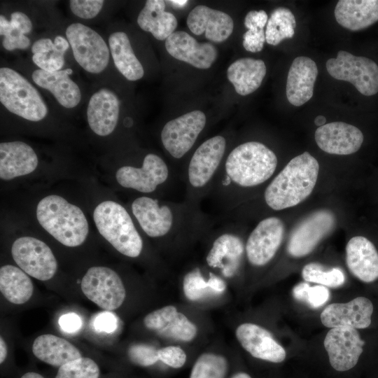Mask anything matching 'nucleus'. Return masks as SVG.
Listing matches in <instances>:
<instances>
[{
    "mask_svg": "<svg viewBox=\"0 0 378 378\" xmlns=\"http://www.w3.org/2000/svg\"><path fill=\"white\" fill-rule=\"evenodd\" d=\"M230 378H252L248 373L244 372H237Z\"/></svg>",
    "mask_w": 378,
    "mask_h": 378,
    "instance_id": "nucleus-57",
    "label": "nucleus"
},
{
    "mask_svg": "<svg viewBox=\"0 0 378 378\" xmlns=\"http://www.w3.org/2000/svg\"><path fill=\"white\" fill-rule=\"evenodd\" d=\"M295 27V18L288 8L279 7L274 9L266 24V42L276 46L284 39L292 38Z\"/></svg>",
    "mask_w": 378,
    "mask_h": 378,
    "instance_id": "nucleus-36",
    "label": "nucleus"
},
{
    "mask_svg": "<svg viewBox=\"0 0 378 378\" xmlns=\"http://www.w3.org/2000/svg\"><path fill=\"white\" fill-rule=\"evenodd\" d=\"M0 290L8 302L22 304L31 298L34 286L30 278L22 270L6 265L0 269Z\"/></svg>",
    "mask_w": 378,
    "mask_h": 378,
    "instance_id": "nucleus-34",
    "label": "nucleus"
},
{
    "mask_svg": "<svg viewBox=\"0 0 378 378\" xmlns=\"http://www.w3.org/2000/svg\"><path fill=\"white\" fill-rule=\"evenodd\" d=\"M55 50V43L49 38H41L36 40L31 47L33 55L46 53Z\"/></svg>",
    "mask_w": 378,
    "mask_h": 378,
    "instance_id": "nucleus-51",
    "label": "nucleus"
},
{
    "mask_svg": "<svg viewBox=\"0 0 378 378\" xmlns=\"http://www.w3.org/2000/svg\"><path fill=\"white\" fill-rule=\"evenodd\" d=\"M277 165L275 153L259 141L240 144L227 153L205 199L211 202L217 218L241 205L244 193L266 183Z\"/></svg>",
    "mask_w": 378,
    "mask_h": 378,
    "instance_id": "nucleus-1",
    "label": "nucleus"
},
{
    "mask_svg": "<svg viewBox=\"0 0 378 378\" xmlns=\"http://www.w3.org/2000/svg\"><path fill=\"white\" fill-rule=\"evenodd\" d=\"M80 288L90 301L106 311L119 308L126 296L121 278L107 267L89 268L81 280Z\"/></svg>",
    "mask_w": 378,
    "mask_h": 378,
    "instance_id": "nucleus-13",
    "label": "nucleus"
},
{
    "mask_svg": "<svg viewBox=\"0 0 378 378\" xmlns=\"http://www.w3.org/2000/svg\"><path fill=\"white\" fill-rule=\"evenodd\" d=\"M158 357L160 361L174 369L182 368L187 360L185 351L181 346L175 345L159 349Z\"/></svg>",
    "mask_w": 378,
    "mask_h": 378,
    "instance_id": "nucleus-44",
    "label": "nucleus"
},
{
    "mask_svg": "<svg viewBox=\"0 0 378 378\" xmlns=\"http://www.w3.org/2000/svg\"><path fill=\"white\" fill-rule=\"evenodd\" d=\"M8 356V348L6 343L2 337H0V363L3 364Z\"/></svg>",
    "mask_w": 378,
    "mask_h": 378,
    "instance_id": "nucleus-53",
    "label": "nucleus"
},
{
    "mask_svg": "<svg viewBox=\"0 0 378 378\" xmlns=\"http://www.w3.org/2000/svg\"><path fill=\"white\" fill-rule=\"evenodd\" d=\"M319 164L305 151L291 159L268 183L262 200L272 211L298 205L313 192L318 177Z\"/></svg>",
    "mask_w": 378,
    "mask_h": 378,
    "instance_id": "nucleus-3",
    "label": "nucleus"
},
{
    "mask_svg": "<svg viewBox=\"0 0 378 378\" xmlns=\"http://www.w3.org/2000/svg\"><path fill=\"white\" fill-rule=\"evenodd\" d=\"M64 55L55 44V50L46 53L34 54L31 59L40 69L54 72L62 70L65 62Z\"/></svg>",
    "mask_w": 378,
    "mask_h": 378,
    "instance_id": "nucleus-42",
    "label": "nucleus"
},
{
    "mask_svg": "<svg viewBox=\"0 0 378 378\" xmlns=\"http://www.w3.org/2000/svg\"><path fill=\"white\" fill-rule=\"evenodd\" d=\"M266 41L264 29L248 30L243 35V46L251 52H258L262 50Z\"/></svg>",
    "mask_w": 378,
    "mask_h": 378,
    "instance_id": "nucleus-46",
    "label": "nucleus"
},
{
    "mask_svg": "<svg viewBox=\"0 0 378 378\" xmlns=\"http://www.w3.org/2000/svg\"><path fill=\"white\" fill-rule=\"evenodd\" d=\"M335 215L321 209L312 213L293 230L287 244V252L293 258H302L312 253L335 226Z\"/></svg>",
    "mask_w": 378,
    "mask_h": 378,
    "instance_id": "nucleus-16",
    "label": "nucleus"
},
{
    "mask_svg": "<svg viewBox=\"0 0 378 378\" xmlns=\"http://www.w3.org/2000/svg\"><path fill=\"white\" fill-rule=\"evenodd\" d=\"M187 25L195 35L205 34L213 42L225 41L232 33L234 22L227 13L204 5L195 7L188 14Z\"/></svg>",
    "mask_w": 378,
    "mask_h": 378,
    "instance_id": "nucleus-24",
    "label": "nucleus"
},
{
    "mask_svg": "<svg viewBox=\"0 0 378 378\" xmlns=\"http://www.w3.org/2000/svg\"><path fill=\"white\" fill-rule=\"evenodd\" d=\"M168 53L174 58L196 68L211 67L217 57V50L210 43H199L183 31H176L165 41Z\"/></svg>",
    "mask_w": 378,
    "mask_h": 378,
    "instance_id": "nucleus-23",
    "label": "nucleus"
},
{
    "mask_svg": "<svg viewBox=\"0 0 378 378\" xmlns=\"http://www.w3.org/2000/svg\"><path fill=\"white\" fill-rule=\"evenodd\" d=\"M14 261L26 274L40 281L52 278L57 270V260L50 248L32 237L17 239L11 247Z\"/></svg>",
    "mask_w": 378,
    "mask_h": 378,
    "instance_id": "nucleus-15",
    "label": "nucleus"
},
{
    "mask_svg": "<svg viewBox=\"0 0 378 378\" xmlns=\"http://www.w3.org/2000/svg\"><path fill=\"white\" fill-rule=\"evenodd\" d=\"M10 22L15 29L25 35L29 34L32 30V22L30 18L22 12L13 13L10 15Z\"/></svg>",
    "mask_w": 378,
    "mask_h": 378,
    "instance_id": "nucleus-50",
    "label": "nucleus"
},
{
    "mask_svg": "<svg viewBox=\"0 0 378 378\" xmlns=\"http://www.w3.org/2000/svg\"><path fill=\"white\" fill-rule=\"evenodd\" d=\"M108 46L115 66L126 79L135 81L144 76L143 66L136 57L126 33H112L108 37Z\"/></svg>",
    "mask_w": 378,
    "mask_h": 378,
    "instance_id": "nucleus-33",
    "label": "nucleus"
},
{
    "mask_svg": "<svg viewBox=\"0 0 378 378\" xmlns=\"http://www.w3.org/2000/svg\"><path fill=\"white\" fill-rule=\"evenodd\" d=\"M326 69L332 78L351 83L363 95L378 92V66L371 59L340 50L326 62Z\"/></svg>",
    "mask_w": 378,
    "mask_h": 378,
    "instance_id": "nucleus-11",
    "label": "nucleus"
},
{
    "mask_svg": "<svg viewBox=\"0 0 378 378\" xmlns=\"http://www.w3.org/2000/svg\"><path fill=\"white\" fill-rule=\"evenodd\" d=\"M374 307L367 298L360 296L346 303L328 305L320 316L322 324L329 328H366L371 324Z\"/></svg>",
    "mask_w": 378,
    "mask_h": 378,
    "instance_id": "nucleus-19",
    "label": "nucleus"
},
{
    "mask_svg": "<svg viewBox=\"0 0 378 378\" xmlns=\"http://www.w3.org/2000/svg\"><path fill=\"white\" fill-rule=\"evenodd\" d=\"M92 325L97 332L111 333L118 326V319L116 316L110 311H104L97 314L93 318Z\"/></svg>",
    "mask_w": 378,
    "mask_h": 378,
    "instance_id": "nucleus-45",
    "label": "nucleus"
},
{
    "mask_svg": "<svg viewBox=\"0 0 378 378\" xmlns=\"http://www.w3.org/2000/svg\"><path fill=\"white\" fill-rule=\"evenodd\" d=\"M36 218L41 227L64 246H80L88 237V223L83 211L59 195L41 199L36 206Z\"/></svg>",
    "mask_w": 378,
    "mask_h": 378,
    "instance_id": "nucleus-5",
    "label": "nucleus"
},
{
    "mask_svg": "<svg viewBox=\"0 0 378 378\" xmlns=\"http://www.w3.org/2000/svg\"><path fill=\"white\" fill-rule=\"evenodd\" d=\"M120 99L115 92L103 88L90 98L87 120L91 130L101 136L111 134L115 129L120 115Z\"/></svg>",
    "mask_w": 378,
    "mask_h": 378,
    "instance_id": "nucleus-22",
    "label": "nucleus"
},
{
    "mask_svg": "<svg viewBox=\"0 0 378 378\" xmlns=\"http://www.w3.org/2000/svg\"><path fill=\"white\" fill-rule=\"evenodd\" d=\"M335 17L349 30L364 29L378 21V0H340L335 8Z\"/></svg>",
    "mask_w": 378,
    "mask_h": 378,
    "instance_id": "nucleus-29",
    "label": "nucleus"
},
{
    "mask_svg": "<svg viewBox=\"0 0 378 378\" xmlns=\"http://www.w3.org/2000/svg\"><path fill=\"white\" fill-rule=\"evenodd\" d=\"M364 344L357 329L352 328H330L323 341L330 365L340 372L347 371L357 364Z\"/></svg>",
    "mask_w": 378,
    "mask_h": 378,
    "instance_id": "nucleus-17",
    "label": "nucleus"
},
{
    "mask_svg": "<svg viewBox=\"0 0 378 378\" xmlns=\"http://www.w3.org/2000/svg\"><path fill=\"white\" fill-rule=\"evenodd\" d=\"M309 287V284L306 282H301L295 285L293 289V295L295 299L298 301L307 303V296Z\"/></svg>",
    "mask_w": 378,
    "mask_h": 378,
    "instance_id": "nucleus-52",
    "label": "nucleus"
},
{
    "mask_svg": "<svg viewBox=\"0 0 378 378\" xmlns=\"http://www.w3.org/2000/svg\"><path fill=\"white\" fill-rule=\"evenodd\" d=\"M176 177V172L160 155L151 153L144 156L140 167L125 165L115 173L116 181L120 186L145 196L168 184L172 185Z\"/></svg>",
    "mask_w": 378,
    "mask_h": 378,
    "instance_id": "nucleus-9",
    "label": "nucleus"
},
{
    "mask_svg": "<svg viewBox=\"0 0 378 378\" xmlns=\"http://www.w3.org/2000/svg\"><path fill=\"white\" fill-rule=\"evenodd\" d=\"M0 35L3 37L2 46L8 51L25 50L31 45L30 39L21 31L15 29L2 14L0 15Z\"/></svg>",
    "mask_w": 378,
    "mask_h": 378,
    "instance_id": "nucleus-40",
    "label": "nucleus"
},
{
    "mask_svg": "<svg viewBox=\"0 0 378 378\" xmlns=\"http://www.w3.org/2000/svg\"><path fill=\"white\" fill-rule=\"evenodd\" d=\"M227 149L226 138L216 135L195 150L180 174L185 185V200L201 206L220 169Z\"/></svg>",
    "mask_w": 378,
    "mask_h": 378,
    "instance_id": "nucleus-4",
    "label": "nucleus"
},
{
    "mask_svg": "<svg viewBox=\"0 0 378 378\" xmlns=\"http://www.w3.org/2000/svg\"><path fill=\"white\" fill-rule=\"evenodd\" d=\"M61 330L67 333H75L82 326V320L76 313L69 312L62 314L58 321Z\"/></svg>",
    "mask_w": 378,
    "mask_h": 378,
    "instance_id": "nucleus-49",
    "label": "nucleus"
},
{
    "mask_svg": "<svg viewBox=\"0 0 378 378\" xmlns=\"http://www.w3.org/2000/svg\"><path fill=\"white\" fill-rule=\"evenodd\" d=\"M318 76L315 62L307 57L294 59L289 69L286 82V97L290 104L300 106L313 96L314 86Z\"/></svg>",
    "mask_w": 378,
    "mask_h": 378,
    "instance_id": "nucleus-26",
    "label": "nucleus"
},
{
    "mask_svg": "<svg viewBox=\"0 0 378 378\" xmlns=\"http://www.w3.org/2000/svg\"><path fill=\"white\" fill-rule=\"evenodd\" d=\"M100 369L92 358L81 357L58 368L55 378H99Z\"/></svg>",
    "mask_w": 378,
    "mask_h": 378,
    "instance_id": "nucleus-39",
    "label": "nucleus"
},
{
    "mask_svg": "<svg viewBox=\"0 0 378 378\" xmlns=\"http://www.w3.org/2000/svg\"><path fill=\"white\" fill-rule=\"evenodd\" d=\"M207 237L210 246L205 257L207 266L217 270L223 277L231 279L239 272L245 255V243L239 225L232 220L220 221Z\"/></svg>",
    "mask_w": 378,
    "mask_h": 378,
    "instance_id": "nucleus-8",
    "label": "nucleus"
},
{
    "mask_svg": "<svg viewBox=\"0 0 378 378\" xmlns=\"http://www.w3.org/2000/svg\"><path fill=\"white\" fill-rule=\"evenodd\" d=\"M346 264L350 272L363 282L371 283L378 279V251L365 237L355 236L349 240Z\"/></svg>",
    "mask_w": 378,
    "mask_h": 378,
    "instance_id": "nucleus-25",
    "label": "nucleus"
},
{
    "mask_svg": "<svg viewBox=\"0 0 378 378\" xmlns=\"http://www.w3.org/2000/svg\"><path fill=\"white\" fill-rule=\"evenodd\" d=\"M302 276L306 281L330 288L341 286L345 281L344 274L340 269L333 267L326 270L323 265L316 262L304 265L302 270Z\"/></svg>",
    "mask_w": 378,
    "mask_h": 378,
    "instance_id": "nucleus-38",
    "label": "nucleus"
},
{
    "mask_svg": "<svg viewBox=\"0 0 378 378\" xmlns=\"http://www.w3.org/2000/svg\"><path fill=\"white\" fill-rule=\"evenodd\" d=\"M139 27L160 41L166 40L177 27V20L171 13L165 11V1L148 0L137 17Z\"/></svg>",
    "mask_w": 378,
    "mask_h": 378,
    "instance_id": "nucleus-31",
    "label": "nucleus"
},
{
    "mask_svg": "<svg viewBox=\"0 0 378 378\" xmlns=\"http://www.w3.org/2000/svg\"><path fill=\"white\" fill-rule=\"evenodd\" d=\"M228 370L229 363L224 356L206 352L194 363L189 378H225Z\"/></svg>",
    "mask_w": 378,
    "mask_h": 378,
    "instance_id": "nucleus-37",
    "label": "nucleus"
},
{
    "mask_svg": "<svg viewBox=\"0 0 378 378\" xmlns=\"http://www.w3.org/2000/svg\"><path fill=\"white\" fill-rule=\"evenodd\" d=\"M144 326L161 337L188 342L197 335V327L173 305L151 312L144 318Z\"/></svg>",
    "mask_w": 378,
    "mask_h": 378,
    "instance_id": "nucleus-18",
    "label": "nucleus"
},
{
    "mask_svg": "<svg viewBox=\"0 0 378 378\" xmlns=\"http://www.w3.org/2000/svg\"><path fill=\"white\" fill-rule=\"evenodd\" d=\"M206 125V115L200 110L192 111L168 121L160 132L164 148L174 160H183Z\"/></svg>",
    "mask_w": 378,
    "mask_h": 378,
    "instance_id": "nucleus-12",
    "label": "nucleus"
},
{
    "mask_svg": "<svg viewBox=\"0 0 378 378\" xmlns=\"http://www.w3.org/2000/svg\"><path fill=\"white\" fill-rule=\"evenodd\" d=\"M65 34L75 60L85 71L97 74L106 69L110 50L99 34L87 25L75 22L66 27Z\"/></svg>",
    "mask_w": 378,
    "mask_h": 378,
    "instance_id": "nucleus-10",
    "label": "nucleus"
},
{
    "mask_svg": "<svg viewBox=\"0 0 378 378\" xmlns=\"http://www.w3.org/2000/svg\"><path fill=\"white\" fill-rule=\"evenodd\" d=\"M0 102L8 111L29 121L42 120L48 113L36 88L22 75L8 67L0 69Z\"/></svg>",
    "mask_w": 378,
    "mask_h": 378,
    "instance_id": "nucleus-7",
    "label": "nucleus"
},
{
    "mask_svg": "<svg viewBox=\"0 0 378 378\" xmlns=\"http://www.w3.org/2000/svg\"><path fill=\"white\" fill-rule=\"evenodd\" d=\"M330 298L328 289L322 285L309 287L307 296V304L312 308H318L323 305Z\"/></svg>",
    "mask_w": 378,
    "mask_h": 378,
    "instance_id": "nucleus-47",
    "label": "nucleus"
},
{
    "mask_svg": "<svg viewBox=\"0 0 378 378\" xmlns=\"http://www.w3.org/2000/svg\"><path fill=\"white\" fill-rule=\"evenodd\" d=\"M130 208L146 236L166 241L171 247L205 239L216 223L201 206L185 200L174 202L142 195L132 202Z\"/></svg>",
    "mask_w": 378,
    "mask_h": 378,
    "instance_id": "nucleus-2",
    "label": "nucleus"
},
{
    "mask_svg": "<svg viewBox=\"0 0 378 378\" xmlns=\"http://www.w3.org/2000/svg\"><path fill=\"white\" fill-rule=\"evenodd\" d=\"M34 356L53 367L62 365L81 358L80 351L65 339L51 334L37 337L31 347Z\"/></svg>",
    "mask_w": 378,
    "mask_h": 378,
    "instance_id": "nucleus-30",
    "label": "nucleus"
},
{
    "mask_svg": "<svg viewBox=\"0 0 378 378\" xmlns=\"http://www.w3.org/2000/svg\"><path fill=\"white\" fill-rule=\"evenodd\" d=\"M38 160L34 149L27 144L20 141L0 144V178L9 181L33 172Z\"/></svg>",
    "mask_w": 378,
    "mask_h": 378,
    "instance_id": "nucleus-27",
    "label": "nucleus"
},
{
    "mask_svg": "<svg viewBox=\"0 0 378 378\" xmlns=\"http://www.w3.org/2000/svg\"><path fill=\"white\" fill-rule=\"evenodd\" d=\"M314 138L322 150L339 155L356 153L360 149L364 139L358 127L344 122H332L318 127Z\"/></svg>",
    "mask_w": 378,
    "mask_h": 378,
    "instance_id": "nucleus-20",
    "label": "nucleus"
},
{
    "mask_svg": "<svg viewBox=\"0 0 378 378\" xmlns=\"http://www.w3.org/2000/svg\"><path fill=\"white\" fill-rule=\"evenodd\" d=\"M71 69L54 72L38 69L31 74L33 81L39 87L49 91L63 107L73 108L81 100L80 88L71 78Z\"/></svg>",
    "mask_w": 378,
    "mask_h": 378,
    "instance_id": "nucleus-28",
    "label": "nucleus"
},
{
    "mask_svg": "<svg viewBox=\"0 0 378 378\" xmlns=\"http://www.w3.org/2000/svg\"><path fill=\"white\" fill-rule=\"evenodd\" d=\"M169 2H170L175 7L182 8L188 3V1L187 0H172V1H169Z\"/></svg>",
    "mask_w": 378,
    "mask_h": 378,
    "instance_id": "nucleus-55",
    "label": "nucleus"
},
{
    "mask_svg": "<svg viewBox=\"0 0 378 378\" xmlns=\"http://www.w3.org/2000/svg\"><path fill=\"white\" fill-rule=\"evenodd\" d=\"M326 121V118L323 115H320L315 118L314 124L318 127H321L325 125Z\"/></svg>",
    "mask_w": 378,
    "mask_h": 378,
    "instance_id": "nucleus-56",
    "label": "nucleus"
},
{
    "mask_svg": "<svg viewBox=\"0 0 378 378\" xmlns=\"http://www.w3.org/2000/svg\"><path fill=\"white\" fill-rule=\"evenodd\" d=\"M20 378H45L42 374L36 372H27L22 374Z\"/></svg>",
    "mask_w": 378,
    "mask_h": 378,
    "instance_id": "nucleus-54",
    "label": "nucleus"
},
{
    "mask_svg": "<svg viewBox=\"0 0 378 378\" xmlns=\"http://www.w3.org/2000/svg\"><path fill=\"white\" fill-rule=\"evenodd\" d=\"M267 20L268 16L265 10H251L245 17L244 25L248 30L264 29Z\"/></svg>",
    "mask_w": 378,
    "mask_h": 378,
    "instance_id": "nucleus-48",
    "label": "nucleus"
},
{
    "mask_svg": "<svg viewBox=\"0 0 378 378\" xmlns=\"http://www.w3.org/2000/svg\"><path fill=\"white\" fill-rule=\"evenodd\" d=\"M235 335L241 346L255 358L275 363L286 358L284 348L267 330L259 325L241 323L236 328Z\"/></svg>",
    "mask_w": 378,
    "mask_h": 378,
    "instance_id": "nucleus-21",
    "label": "nucleus"
},
{
    "mask_svg": "<svg viewBox=\"0 0 378 378\" xmlns=\"http://www.w3.org/2000/svg\"><path fill=\"white\" fill-rule=\"evenodd\" d=\"M285 233L283 220L277 216L261 219L249 233L245 243V255L253 267L267 265L276 255Z\"/></svg>",
    "mask_w": 378,
    "mask_h": 378,
    "instance_id": "nucleus-14",
    "label": "nucleus"
},
{
    "mask_svg": "<svg viewBox=\"0 0 378 378\" xmlns=\"http://www.w3.org/2000/svg\"><path fill=\"white\" fill-rule=\"evenodd\" d=\"M183 289L188 300L196 302L208 296L221 294L226 289V283L222 277L212 272L206 280L200 269L195 267L184 276Z\"/></svg>",
    "mask_w": 378,
    "mask_h": 378,
    "instance_id": "nucleus-35",
    "label": "nucleus"
},
{
    "mask_svg": "<svg viewBox=\"0 0 378 378\" xmlns=\"http://www.w3.org/2000/svg\"><path fill=\"white\" fill-rule=\"evenodd\" d=\"M127 356L132 363L141 367H149L159 361L158 349L144 343L130 346L127 350Z\"/></svg>",
    "mask_w": 378,
    "mask_h": 378,
    "instance_id": "nucleus-41",
    "label": "nucleus"
},
{
    "mask_svg": "<svg viewBox=\"0 0 378 378\" xmlns=\"http://www.w3.org/2000/svg\"><path fill=\"white\" fill-rule=\"evenodd\" d=\"M266 71V66L262 59L241 58L227 68V77L237 93L246 96L260 86Z\"/></svg>",
    "mask_w": 378,
    "mask_h": 378,
    "instance_id": "nucleus-32",
    "label": "nucleus"
},
{
    "mask_svg": "<svg viewBox=\"0 0 378 378\" xmlns=\"http://www.w3.org/2000/svg\"><path fill=\"white\" fill-rule=\"evenodd\" d=\"M104 4L103 0H71L69 8L78 18L89 20L100 13Z\"/></svg>",
    "mask_w": 378,
    "mask_h": 378,
    "instance_id": "nucleus-43",
    "label": "nucleus"
},
{
    "mask_svg": "<svg viewBox=\"0 0 378 378\" xmlns=\"http://www.w3.org/2000/svg\"><path fill=\"white\" fill-rule=\"evenodd\" d=\"M93 219L100 234L119 253L132 258L141 254L143 238L122 205L112 200L104 201L95 207Z\"/></svg>",
    "mask_w": 378,
    "mask_h": 378,
    "instance_id": "nucleus-6",
    "label": "nucleus"
}]
</instances>
